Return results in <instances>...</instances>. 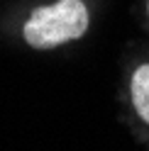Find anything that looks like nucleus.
<instances>
[{"label":"nucleus","mask_w":149,"mask_h":151,"mask_svg":"<svg viewBox=\"0 0 149 151\" xmlns=\"http://www.w3.org/2000/svg\"><path fill=\"white\" fill-rule=\"evenodd\" d=\"M88 29V10L81 0H59L37 7L25 24V39L37 49H51L78 39Z\"/></svg>","instance_id":"nucleus-1"},{"label":"nucleus","mask_w":149,"mask_h":151,"mask_svg":"<svg viewBox=\"0 0 149 151\" xmlns=\"http://www.w3.org/2000/svg\"><path fill=\"white\" fill-rule=\"evenodd\" d=\"M132 102L147 124H149V63L139 66L132 76Z\"/></svg>","instance_id":"nucleus-2"}]
</instances>
